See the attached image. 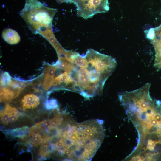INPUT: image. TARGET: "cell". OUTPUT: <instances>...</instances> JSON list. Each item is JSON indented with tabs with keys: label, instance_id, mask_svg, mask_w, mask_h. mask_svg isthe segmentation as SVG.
Returning a JSON list of instances; mask_svg holds the SVG:
<instances>
[{
	"label": "cell",
	"instance_id": "obj_3",
	"mask_svg": "<svg viewBox=\"0 0 161 161\" xmlns=\"http://www.w3.org/2000/svg\"><path fill=\"white\" fill-rule=\"evenodd\" d=\"M21 104L24 110L34 108L39 104L40 99L34 94H28L25 95L22 99Z\"/></svg>",
	"mask_w": 161,
	"mask_h": 161
},
{
	"label": "cell",
	"instance_id": "obj_11",
	"mask_svg": "<svg viewBox=\"0 0 161 161\" xmlns=\"http://www.w3.org/2000/svg\"><path fill=\"white\" fill-rule=\"evenodd\" d=\"M1 119L2 122L4 125H7L10 121L11 115L4 110L0 113Z\"/></svg>",
	"mask_w": 161,
	"mask_h": 161
},
{
	"label": "cell",
	"instance_id": "obj_5",
	"mask_svg": "<svg viewBox=\"0 0 161 161\" xmlns=\"http://www.w3.org/2000/svg\"><path fill=\"white\" fill-rule=\"evenodd\" d=\"M41 133L32 126L30 129L28 136L31 138L33 146L36 147L41 143L44 138Z\"/></svg>",
	"mask_w": 161,
	"mask_h": 161
},
{
	"label": "cell",
	"instance_id": "obj_14",
	"mask_svg": "<svg viewBox=\"0 0 161 161\" xmlns=\"http://www.w3.org/2000/svg\"><path fill=\"white\" fill-rule=\"evenodd\" d=\"M134 161H142V159L140 157L137 156L134 158Z\"/></svg>",
	"mask_w": 161,
	"mask_h": 161
},
{
	"label": "cell",
	"instance_id": "obj_2",
	"mask_svg": "<svg viewBox=\"0 0 161 161\" xmlns=\"http://www.w3.org/2000/svg\"><path fill=\"white\" fill-rule=\"evenodd\" d=\"M109 9L108 0H89L77 9L78 16L87 19L96 14L105 13Z\"/></svg>",
	"mask_w": 161,
	"mask_h": 161
},
{
	"label": "cell",
	"instance_id": "obj_10",
	"mask_svg": "<svg viewBox=\"0 0 161 161\" xmlns=\"http://www.w3.org/2000/svg\"><path fill=\"white\" fill-rule=\"evenodd\" d=\"M89 0H58V3L63 2L73 3L78 8L86 3Z\"/></svg>",
	"mask_w": 161,
	"mask_h": 161
},
{
	"label": "cell",
	"instance_id": "obj_8",
	"mask_svg": "<svg viewBox=\"0 0 161 161\" xmlns=\"http://www.w3.org/2000/svg\"><path fill=\"white\" fill-rule=\"evenodd\" d=\"M1 101L4 100H9L17 96L18 94L7 88H4L1 91Z\"/></svg>",
	"mask_w": 161,
	"mask_h": 161
},
{
	"label": "cell",
	"instance_id": "obj_6",
	"mask_svg": "<svg viewBox=\"0 0 161 161\" xmlns=\"http://www.w3.org/2000/svg\"><path fill=\"white\" fill-rule=\"evenodd\" d=\"M50 143L48 139H45L42 141L39 150V155L42 157H48L50 156L49 148Z\"/></svg>",
	"mask_w": 161,
	"mask_h": 161
},
{
	"label": "cell",
	"instance_id": "obj_4",
	"mask_svg": "<svg viewBox=\"0 0 161 161\" xmlns=\"http://www.w3.org/2000/svg\"><path fill=\"white\" fill-rule=\"evenodd\" d=\"M2 36L4 40L10 44H16L20 40V36L18 33L13 29L10 28L4 29Z\"/></svg>",
	"mask_w": 161,
	"mask_h": 161
},
{
	"label": "cell",
	"instance_id": "obj_15",
	"mask_svg": "<svg viewBox=\"0 0 161 161\" xmlns=\"http://www.w3.org/2000/svg\"><path fill=\"white\" fill-rule=\"evenodd\" d=\"M160 34H161V31H160Z\"/></svg>",
	"mask_w": 161,
	"mask_h": 161
},
{
	"label": "cell",
	"instance_id": "obj_12",
	"mask_svg": "<svg viewBox=\"0 0 161 161\" xmlns=\"http://www.w3.org/2000/svg\"><path fill=\"white\" fill-rule=\"evenodd\" d=\"M156 143L155 142L150 140L148 141V143L147 145V148L150 150L154 149Z\"/></svg>",
	"mask_w": 161,
	"mask_h": 161
},
{
	"label": "cell",
	"instance_id": "obj_9",
	"mask_svg": "<svg viewBox=\"0 0 161 161\" xmlns=\"http://www.w3.org/2000/svg\"><path fill=\"white\" fill-rule=\"evenodd\" d=\"M29 132L28 128L25 126L12 130L10 133L13 136L24 138L26 136L27 133H29Z\"/></svg>",
	"mask_w": 161,
	"mask_h": 161
},
{
	"label": "cell",
	"instance_id": "obj_1",
	"mask_svg": "<svg viewBox=\"0 0 161 161\" xmlns=\"http://www.w3.org/2000/svg\"><path fill=\"white\" fill-rule=\"evenodd\" d=\"M56 9L48 7L38 0H26L21 15L34 33L52 27Z\"/></svg>",
	"mask_w": 161,
	"mask_h": 161
},
{
	"label": "cell",
	"instance_id": "obj_7",
	"mask_svg": "<svg viewBox=\"0 0 161 161\" xmlns=\"http://www.w3.org/2000/svg\"><path fill=\"white\" fill-rule=\"evenodd\" d=\"M55 71V69L54 68H51L47 71L44 84V89H48L53 83Z\"/></svg>",
	"mask_w": 161,
	"mask_h": 161
},
{
	"label": "cell",
	"instance_id": "obj_13",
	"mask_svg": "<svg viewBox=\"0 0 161 161\" xmlns=\"http://www.w3.org/2000/svg\"><path fill=\"white\" fill-rule=\"evenodd\" d=\"M18 115H13L11 116L10 122H13L16 121L18 118Z\"/></svg>",
	"mask_w": 161,
	"mask_h": 161
}]
</instances>
